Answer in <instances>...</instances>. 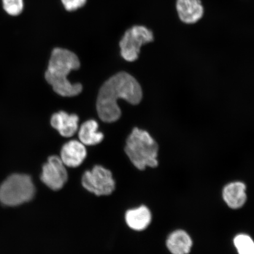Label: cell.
Instances as JSON below:
<instances>
[{"label":"cell","mask_w":254,"mask_h":254,"mask_svg":"<svg viewBox=\"0 0 254 254\" xmlns=\"http://www.w3.org/2000/svg\"><path fill=\"white\" fill-rule=\"evenodd\" d=\"M142 95L141 85L133 76L124 71L117 73L100 88L96 105L98 115L104 122H115L122 116L117 101L123 99L137 105L141 102Z\"/></svg>","instance_id":"6da1fadb"},{"label":"cell","mask_w":254,"mask_h":254,"mask_svg":"<svg viewBox=\"0 0 254 254\" xmlns=\"http://www.w3.org/2000/svg\"><path fill=\"white\" fill-rule=\"evenodd\" d=\"M79 67L80 62L75 53L63 48H56L53 50L45 73L46 81L61 96H76L81 93L82 85L72 84L67 76L72 70H77Z\"/></svg>","instance_id":"7a4b0ae2"},{"label":"cell","mask_w":254,"mask_h":254,"mask_svg":"<svg viewBox=\"0 0 254 254\" xmlns=\"http://www.w3.org/2000/svg\"><path fill=\"white\" fill-rule=\"evenodd\" d=\"M159 147L156 141L145 130L134 128L127 139L125 152L139 170L156 168Z\"/></svg>","instance_id":"3957f363"},{"label":"cell","mask_w":254,"mask_h":254,"mask_svg":"<svg viewBox=\"0 0 254 254\" xmlns=\"http://www.w3.org/2000/svg\"><path fill=\"white\" fill-rule=\"evenodd\" d=\"M34 193L35 187L30 177L13 174L0 187V202L7 206H17L30 201Z\"/></svg>","instance_id":"277c9868"},{"label":"cell","mask_w":254,"mask_h":254,"mask_svg":"<svg viewBox=\"0 0 254 254\" xmlns=\"http://www.w3.org/2000/svg\"><path fill=\"white\" fill-rule=\"evenodd\" d=\"M154 40L153 32L144 25H135L127 29L119 46L121 56L127 62H134L138 59L142 46Z\"/></svg>","instance_id":"5b68a950"},{"label":"cell","mask_w":254,"mask_h":254,"mask_svg":"<svg viewBox=\"0 0 254 254\" xmlns=\"http://www.w3.org/2000/svg\"><path fill=\"white\" fill-rule=\"evenodd\" d=\"M82 186L97 196L109 195L115 190L116 183L112 173L101 166L87 171L82 178Z\"/></svg>","instance_id":"8992f818"},{"label":"cell","mask_w":254,"mask_h":254,"mask_svg":"<svg viewBox=\"0 0 254 254\" xmlns=\"http://www.w3.org/2000/svg\"><path fill=\"white\" fill-rule=\"evenodd\" d=\"M68 179V174L60 157L53 155L44 164L41 180L54 190H61Z\"/></svg>","instance_id":"52a82bcc"},{"label":"cell","mask_w":254,"mask_h":254,"mask_svg":"<svg viewBox=\"0 0 254 254\" xmlns=\"http://www.w3.org/2000/svg\"><path fill=\"white\" fill-rule=\"evenodd\" d=\"M176 8L180 21L186 24L198 23L204 14L200 0H177Z\"/></svg>","instance_id":"ba28073f"},{"label":"cell","mask_w":254,"mask_h":254,"mask_svg":"<svg viewBox=\"0 0 254 254\" xmlns=\"http://www.w3.org/2000/svg\"><path fill=\"white\" fill-rule=\"evenodd\" d=\"M86 156L85 145L80 141L71 140L63 146L60 159L65 166L75 168L83 163Z\"/></svg>","instance_id":"9c48e42d"},{"label":"cell","mask_w":254,"mask_h":254,"mask_svg":"<svg viewBox=\"0 0 254 254\" xmlns=\"http://www.w3.org/2000/svg\"><path fill=\"white\" fill-rule=\"evenodd\" d=\"M79 117L76 114H68L65 111L54 114L51 119V125L64 137L74 135L78 128Z\"/></svg>","instance_id":"30bf717a"},{"label":"cell","mask_w":254,"mask_h":254,"mask_svg":"<svg viewBox=\"0 0 254 254\" xmlns=\"http://www.w3.org/2000/svg\"><path fill=\"white\" fill-rule=\"evenodd\" d=\"M247 187L240 182L228 184L222 190V198L230 208L237 209L243 207L247 201Z\"/></svg>","instance_id":"8fae6325"},{"label":"cell","mask_w":254,"mask_h":254,"mask_svg":"<svg viewBox=\"0 0 254 254\" xmlns=\"http://www.w3.org/2000/svg\"><path fill=\"white\" fill-rule=\"evenodd\" d=\"M128 226L132 230L141 231L147 229L152 220L151 212L147 206L141 205L138 208L129 209L125 216Z\"/></svg>","instance_id":"7c38bea8"},{"label":"cell","mask_w":254,"mask_h":254,"mask_svg":"<svg viewBox=\"0 0 254 254\" xmlns=\"http://www.w3.org/2000/svg\"><path fill=\"white\" fill-rule=\"evenodd\" d=\"M166 245L172 254H189L192 247V240L186 231L178 230L168 236Z\"/></svg>","instance_id":"4fadbf2b"},{"label":"cell","mask_w":254,"mask_h":254,"mask_svg":"<svg viewBox=\"0 0 254 254\" xmlns=\"http://www.w3.org/2000/svg\"><path fill=\"white\" fill-rule=\"evenodd\" d=\"M98 124L94 120L84 122L78 132L80 142L84 145H95L103 140L104 134L98 131Z\"/></svg>","instance_id":"5bb4252c"},{"label":"cell","mask_w":254,"mask_h":254,"mask_svg":"<svg viewBox=\"0 0 254 254\" xmlns=\"http://www.w3.org/2000/svg\"><path fill=\"white\" fill-rule=\"evenodd\" d=\"M234 244L238 254H254V241L249 235H237L234 238Z\"/></svg>","instance_id":"9a60e30c"},{"label":"cell","mask_w":254,"mask_h":254,"mask_svg":"<svg viewBox=\"0 0 254 254\" xmlns=\"http://www.w3.org/2000/svg\"><path fill=\"white\" fill-rule=\"evenodd\" d=\"M2 3L6 13L13 17L20 15L24 11V0H2Z\"/></svg>","instance_id":"2e32d148"},{"label":"cell","mask_w":254,"mask_h":254,"mask_svg":"<svg viewBox=\"0 0 254 254\" xmlns=\"http://www.w3.org/2000/svg\"><path fill=\"white\" fill-rule=\"evenodd\" d=\"M64 8L68 12H74L84 7L88 0H60Z\"/></svg>","instance_id":"e0dca14e"}]
</instances>
